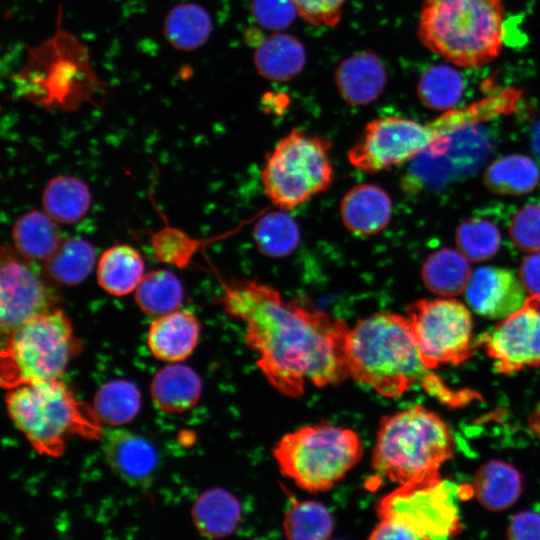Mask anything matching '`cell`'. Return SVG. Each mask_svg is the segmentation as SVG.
I'll return each mask as SVG.
<instances>
[{"instance_id": "cell-1", "label": "cell", "mask_w": 540, "mask_h": 540, "mask_svg": "<svg viewBox=\"0 0 540 540\" xmlns=\"http://www.w3.org/2000/svg\"><path fill=\"white\" fill-rule=\"evenodd\" d=\"M226 312L246 327L245 339L266 380L285 396L298 397L308 383L337 385L349 375L343 320L252 279L224 287Z\"/></svg>"}, {"instance_id": "cell-2", "label": "cell", "mask_w": 540, "mask_h": 540, "mask_svg": "<svg viewBox=\"0 0 540 540\" xmlns=\"http://www.w3.org/2000/svg\"><path fill=\"white\" fill-rule=\"evenodd\" d=\"M347 364L354 380L385 397L421 385L439 398H455L423 363L407 316L377 312L359 319L348 333Z\"/></svg>"}, {"instance_id": "cell-3", "label": "cell", "mask_w": 540, "mask_h": 540, "mask_svg": "<svg viewBox=\"0 0 540 540\" xmlns=\"http://www.w3.org/2000/svg\"><path fill=\"white\" fill-rule=\"evenodd\" d=\"M510 109L508 94L500 91L465 108L447 110L426 124L395 116L377 118L366 124L347 157L356 169L378 173L411 161L425 151L442 156L448 151L453 133L508 115Z\"/></svg>"}, {"instance_id": "cell-4", "label": "cell", "mask_w": 540, "mask_h": 540, "mask_svg": "<svg viewBox=\"0 0 540 540\" xmlns=\"http://www.w3.org/2000/svg\"><path fill=\"white\" fill-rule=\"evenodd\" d=\"M501 0H424L420 42L460 67H478L498 57L503 46Z\"/></svg>"}, {"instance_id": "cell-5", "label": "cell", "mask_w": 540, "mask_h": 540, "mask_svg": "<svg viewBox=\"0 0 540 540\" xmlns=\"http://www.w3.org/2000/svg\"><path fill=\"white\" fill-rule=\"evenodd\" d=\"M452 455L447 425L434 412L416 405L383 417L372 467L377 476L406 485L440 477V467Z\"/></svg>"}, {"instance_id": "cell-6", "label": "cell", "mask_w": 540, "mask_h": 540, "mask_svg": "<svg viewBox=\"0 0 540 540\" xmlns=\"http://www.w3.org/2000/svg\"><path fill=\"white\" fill-rule=\"evenodd\" d=\"M6 404L16 428L42 454L59 456L70 436L94 437L100 432L94 411L80 404L59 380L10 388Z\"/></svg>"}, {"instance_id": "cell-7", "label": "cell", "mask_w": 540, "mask_h": 540, "mask_svg": "<svg viewBox=\"0 0 540 540\" xmlns=\"http://www.w3.org/2000/svg\"><path fill=\"white\" fill-rule=\"evenodd\" d=\"M281 473L301 489L330 490L361 460L363 446L349 428L319 423L285 434L273 448Z\"/></svg>"}, {"instance_id": "cell-8", "label": "cell", "mask_w": 540, "mask_h": 540, "mask_svg": "<svg viewBox=\"0 0 540 540\" xmlns=\"http://www.w3.org/2000/svg\"><path fill=\"white\" fill-rule=\"evenodd\" d=\"M1 353V381L8 389L59 380L79 349L69 317L56 308L8 335Z\"/></svg>"}, {"instance_id": "cell-9", "label": "cell", "mask_w": 540, "mask_h": 540, "mask_svg": "<svg viewBox=\"0 0 540 540\" xmlns=\"http://www.w3.org/2000/svg\"><path fill=\"white\" fill-rule=\"evenodd\" d=\"M455 484L440 477L406 485L384 497L369 539H446L461 531Z\"/></svg>"}, {"instance_id": "cell-10", "label": "cell", "mask_w": 540, "mask_h": 540, "mask_svg": "<svg viewBox=\"0 0 540 540\" xmlns=\"http://www.w3.org/2000/svg\"><path fill=\"white\" fill-rule=\"evenodd\" d=\"M330 149L327 138L291 130L265 159L261 183L266 197L289 211L328 190L333 181Z\"/></svg>"}, {"instance_id": "cell-11", "label": "cell", "mask_w": 540, "mask_h": 540, "mask_svg": "<svg viewBox=\"0 0 540 540\" xmlns=\"http://www.w3.org/2000/svg\"><path fill=\"white\" fill-rule=\"evenodd\" d=\"M406 316L427 368L459 365L473 354V322L467 307L448 299H421L411 303Z\"/></svg>"}, {"instance_id": "cell-12", "label": "cell", "mask_w": 540, "mask_h": 540, "mask_svg": "<svg viewBox=\"0 0 540 540\" xmlns=\"http://www.w3.org/2000/svg\"><path fill=\"white\" fill-rule=\"evenodd\" d=\"M21 257L15 250L2 248L0 265V325L8 335L26 322L54 310L59 296L43 269Z\"/></svg>"}, {"instance_id": "cell-13", "label": "cell", "mask_w": 540, "mask_h": 540, "mask_svg": "<svg viewBox=\"0 0 540 540\" xmlns=\"http://www.w3.org/2000/svg\"><path fill=\"white\" fill-rule=\"evenodd\" d=\"M481 344L500 373L540 367V296L529 295L520 309L482 335Z\"/></svg>"}, {"instance_id": "cell-14", "label": "cell", "mask_w": 540, "mask_h": 540, "mask_svg": "<svg viewBox=\"0 0 540 540\" xmlns=\"http://www.w3.org/2000/svg\"><path fill=\"white\" fill-rule=\"evenodd\" d=\"M464 292L475 313L495 320H502L520 309L528 297L519 276L496 266L474 270Z\"/></svg>"}, {"instance_id": "cell-15", "label": "cell", "mask_w": 540, "mask_h": 540, "mask_svg": "<svg viewBox=\"0 0 540 540\" xmlns=\"http://www.w3.org/2000/svg\"><path fill=\"white\" fill-rule=\"evenodd\" d=\"M104 455L112 471L136 487L151 482L158 463L154 446L144 437L126 430H114L106 435Z\"/></svg>"}, {"instance_id": "cell-16", "label": "cell", "mask_w": 540, "mask_h": 540, "mask_svg": "<svg viewBox=\"0 0 540 540\" xmlns=\"http://www.w3.org/2000/svg\"><path fill=\"white\" fill-rule=\"evenodd\" d=\"M199 336L200 323L196 315L179 308L155 317L148 329L147 344L157 359L176 363L193 353Z\"/></svg>"}, {"instance_id": "cell-17", "label": "cell", "mask_w": 540, "mask_h": 540, "mask_svg": "<svg viewBox=\"0 0 540 540\" xmlns=\"http://www.w3.org/2000/svg\"><path fill=\"white\" fill-rule=\"evenodd\" d=\"M345 228L357 236H372L382 231L392 216L389 194L374 184H358L350 188L340 204Z\"/></svg>"}, {"instance_id": "cell-18", "label": "cell", "mask_w": 540, "mask_h": 540, "mask_svg": "<svg viewBox=\"0 0 540 540\" xmlns=\"http://www.w3.org/2000/svg\"><path fill=\"white\" fill-rule=\"evenodd\" d=\"M334 77L341 97L354 106L375 101L387 81L382 62L371 51H362L343 60L337 66Z\"/></svg>"}, {"instance_id": "cell-19", "label": "cell", "mask_w": 540, "mask_h": 540, "mask_svg": "<svg viewBox=\"0 0 540 540\" xmlns=\"http://www.w3.org/2000/svg\"><path fill=\"white\" fill-rule=\"evenodd\" d=\"M144 275L145 263L141 254L128 244L107 248L97 260V282L112 296L134 293Z\"/></svg>"}, {"instance_id": "cell-20", "label": "cell", "mask_w": 540, "mask_h": 540, "mask_svg": "<svg viewBox=\"0 0 540 540\" xmlns=\"http://www.w3.org/2000/svg\"><path fill=\"white\" fill-rule=\"evenodd\" d=\"M45 211L32 210L19 217L11 232L14 250L32 262H45L60 246V230Z\"/></svg>"}, {"instance_id": "cell-21", "label": "cell", "mask_w": 540, "mask_h": 540, "mask_svg": "<svg viewBox=\"0 0 540 540\" xmlns=\"http://www.w3.org/2000/svg\"><path fill=\"white\" fill-rule=\"evenodd\" d=\"M523 490L521 473L512 464L490 460L476 472L472 491L480 504L493 511L511 507Z\"/></svg>"}, {"instance_id": "cell-22", "label": "cell", "mask_w": 540, "mask_h": 540, "mask_svg": "<svg viewBox=\"0 0 540 540\" xmlns=\"http://www.w3.org/2000/svg\"><path fill=\"white\" fill-rule=\"evenodd\" d=\"M306 52L294 36L275 33L259 42L254 51V63L260 75L273 81H287L304 68Z\"/></svg>"}, {"instance_id": "cell-23", "label": "cell", "mask_w": 540, "mask_h": 540, "mask_svg": "<svg viewBox=\"0 0 540 540\" xmlns=\"http://www.w3.org/2000/svg\"><path fill=\"white\" fill-rule=\"evenodd\" d=\"M202 390L199 376L191 368L172 364L162 368L151 383L154 404L166 413H182L198 402Z\"/></svg>"}, {"instance_id": "cell-24", "label": "cell", "mask_w": 540, "mask_h": 540, "mask_svg": "<svg viewBox=\"0 0 540 540\" xmlns=\"http://www.w3.org/2000/svg\"><path fill=\"white\" fill-rule=\"evenodd\" d=\"M42 207L58 224L80 221L91 206L87 184L74 176L60 175L50 179L42 192Z\"/></svg>"}, {"instance_id": "cell-25", "label": "cell", "mask_w": 540, "mask_h": 540, "mask_svg": "<svg viewBox=\"0 0 540 540\" xmlns=\"http://www.w3.org/2000/svg\"><path fill=\"white\" fill-rule=\"evenodd\" d=\"M192 519L198 531L211 538L231 534L241 519V505L226 490L214 488L201 494L193 505Z\"/></svg>"}, {"instance_id": "cell-26", "label": "cell", "mask_w": 540, "mask_h": 540, "mask_svg": "<svg viewBox=\"0 0 540 540\" xmlns=\"http://www.w3.org/2000/svg\"><path fill=\"white\" fill-rule=\"evenodd\" d=\"M469 259L460 251L442 248L425 260L421 277L425 287L440 296H456L465 291L471 275Z\"/></svg>"}, {"instance_id": "cell-27", "label": "cell", "mask_w": 540, "mask_h": 540, "mask_svg": "<svg viewBox=\"0 0 540 540\" xmlns=\"http://www.w3.org/2000/svg\"><path fill=\"white\" fill-rule=\"evenodd\" d=\"M96 263L95 249L80 237L63 238L56 252L45 262V275L57 284L76 286L92 272Z\"/></svg>"}, {"instance_id": "cell-28", "label": "cell", "mask_w": 540, "mask_h": 540, "mask_svg": "<svg viewBox=\"0 0 540 540\" xmlns=\"http://www.w3.org/2000/svg\"><path fill=\"white\" fill-rule=\"evenodd\" d=\"M212 22L208 12L195 3L174 6L164 21V35L171 46L180 51L199 48L209 38Z\"/></svg>"}, {"instance_id": "cell-29", "label": "cell", "mask_w": 540, "mask_h": 540, "mask_svg": "<svg viewBox=\"0 0 540 540\" xmlns=\"http://www.w3.org/2000/svg\"><path fill=\"white\" fill-rule=\"evenodd\" d=\"M184 289L179 278L171 271L157 269L145 273L134 291L139 309L147 315L158 317L181 307Z\"/></svg>"}, {"instance_id": "cell-30", "label": "cell", "mask_w": 540, "mask_h": 540, "mask_svg": "<svg viewBox=\"0 0 540 540\" xmlns=\"http://www.w3.org/2000/svg\"><path fill=\"white\" fill-rule=\"evenodd\" d=\"M540 179L537 164L520 154L503 156L486 170L484 182L493 192L520 195L532 191Z\"/></svg>"}, {"instance_id": "cell-31", "label": "cell", "mask_w": 540, "mask_h": 540, "mask_svg": "<svg viewBox=\"0 0 540 540\" xmlns=\"http://www.w3.org/2000/svg\"><path fill=\"white\" fill-rule=\"evenodd\" d=\"M253 237L263 254L271 258H283L297 248L300 231L296 221L286 210L280 209L258 219Z\"/></svg>"}, {"instance_id": "cell-32", "label": "cell", "mask_w": 540, "mask_h": 540, "mask_svg": "<svg viewBox=\"0 0 540 540\" xmlns=\"http://www.w3.org/2000/svg\"><path fill=\"white\" fill-rule=\"evenodd\" d=\"M140 408V393L136 386L126 380H113L96 392L94 413L106 424L123 425L137 415Z\"/></svg>"}, {"instance_id": "cell-33", "label": "cell", "mask_w": 540, "mask_h": 540, "mask_svg": "<svg viewBox=\"0 0 540 540\" xmlns=\"http://www.w3.org/2000/svg\"><path fill=\"white\" fill-rule=\"evenodd\" d=\"M464 90L462 75L448 65L428 68L420 77L417 93L429 109L450 110L460 101Z\"/></svg>"}, {"instance_id": "cell-34", "label": "cell", "mask_w": 540, "mask_h": 540, "mask_svg": "<svg viewBox=\"0 0 540 540\" xmlns=\"http://www.w3.org/2000/svg\"><path fill=\"white\" fill-rule=\"evenodd\" d=\"M283 530L288 539H328L333 533L332 515L320 502L295 501L285 514Z\"/></svg>"}, {"instance_id": "cell-35", "label": "cell", "mask_w": 540, "mask_h": 540, "mask_svg": "<svg viewBox=\"0 0 540 540\" xmlns=\"http://www.w3.org/2000/svg\"><path fill=\"white\" fill-rule=\"evenodd\" d=\"M455 240L470 261L478 262L490 259L498 252L501 234L492 221L470 218L457 227Z\"/></svg>"}, {"instance_id": "cell-36", "label": "cell", "mask_w": 540, "mask_h": 540, "mask_svg": "<svg viewBox=\"0 0 540 540\" xmlns=\"http://www.w3.org/2000/svg\"><path fill=\"white\" fill-rule=\"evenodd\" d=\"M509 234L519 249L540 251V203H530L520 208L510 221Z\"/></svg>"}, {"instance_id": "cell-37", "label": "cell", "mask_w": 540, "mask_h": 540, "mask_svg": "<svg viewBox=\"0 0 540 540\" xmlns=\"http://www.w3.org/2000/svg\"><path fill=\"white\" fill-rule=\"evenodd\" d=\"M251 13L260 26L272 30L287 28L298 15L291 0H252Z\"/></svg>"}, {"instance_id": "cell-38", "label": "cell", "mask_w": 540, "mask_h": 540, "mask_svg": "<svg viewBox=\"0 0 540 540\" xmlns=\"http://www.w3.org/2000/svg\"><path fill=\"white\" fill-rule=\"evenodd\" d=\"M298 16L315 26H335L347 0H291Z\"/></svg>"}, {"instance_id": "cell-39", "label": "cell", "mask_w": 540, "mask_h": 540, "mask_svg": "<svg viewBox=\"0 0 540 540\" xmlns=\"http://www.w3.org/2000/svg\"><path fill=\"white\" fill-rule=\"evenodd\" d=\"M509 539H540V514L534 511L517 513L507 528Z\"/></svg>"}, {"instance_id": "cell-40", "label": "cell", "mask_w": 540, "mask_h": 540, "mask_svg": "<svg viewBox=\"0 0 540 540\" xmlns=\"http://www.w3.org/2000/svg\"><path fill=\"white\" fill-rule=\"evenodd\" d=\"M519 278L529 295L540 296V251L532 252L524 258L520 266Z\"/></svg>"}, {"instance_id": "cell-41", "label": "cell", "mask_w": 540, "mask_h": 540, "mask_svg": "<svg viewBox=\"0 0 540 540\" xmlns=\"http://www.w3.org/2000/svg\"><path fill=\"white\" fill-rule=\"evenodd\" d=\"M531 143L535 155L540 160V122L535 126L532 132Z\"/></svg>"}]
</instances>
